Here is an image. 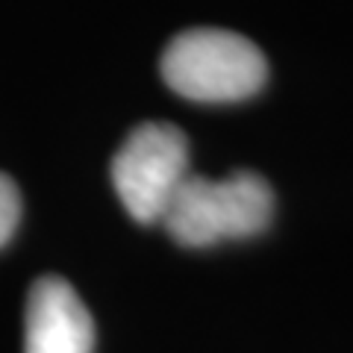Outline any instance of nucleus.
<instances>
[{
    "label": "nucleus",
    "instance_id": "obj_1",
    "mask_svg": "<svg viewBox=\"0 0 353 353\" xmlns=\"http://www.w3.org/2000/svg\"><path fill=\"white\" fill-rule=\"evenodd\" d=\"M271 215L274 192L259 174L236 171L224 180L189 174L159 224L176 245L209 248L262 233L271 224Z\"/></svg>",
    "mask_w": 353,
    "mask_h": 353
},
{
    "label": "nucleus",
    "instance_id": "obj_2",
    "mask_svg": "<svg viewBox=\"0 0 353 353\" xmlns=\"http://www.w3.org/2000/svg\"><path fill=\"white\" fill-rule=\"evenodd\" d=\"M162 80L197 103H236L268 80V62L250 39L230 30L197 27L174 36L162 53Z\"/></svg>",
    "mask_w": 353,
    "mask_h": 353
},
{
    "label": "nucleus",
    "instance_id": "obj_3",
    "mask_svg": "<svg viewBox=\"0 0 353 353\" xmlns=\"http://www.w3.org/2000/svg\"><path fill=\"white\" fill-rule=\"evenodd\" d=\"M185 176L189 141L180 127L165 121H148L130 130L112 159V185L118 201L139 224H159Z\"/></svg>",
    "mask_w": 353,
    "mask_h": 353
},
{
    "label": "nucleus",
    "instance_id": "obj_4",
    "mask_svg": "<svg viewBox=\"0 0 353 353\" xmlns=\"http://www.w3.org/2000/svg\"><path fill=\"white\" fill-rule=\"evenodd\" d=\"M94 321L62 277H41L27 297L24 353H92Z\"/></svg>",
    "mask_w": 353,
    "mask_h": 353
},
{
    "label": "nucleus",
    "instance_id": "obj_5",
    "mask_svg": "<svg viewBox=\"0 0 353 353\" xmlns=\"http://www.w3.org/2000/svg\"><path fill=\"white\" fill-rule=\"evenodd\" d=\"M21 221V192L9 174H0V248L9 245Z\"/></svg>",
    "mask_w": 353,
    "mask_h": 353
}]
</instances>
